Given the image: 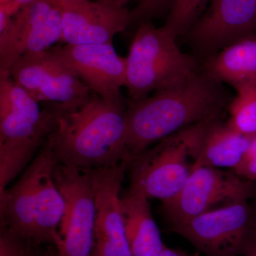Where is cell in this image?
I'll return each mask as SVG.
<instances>
[{
  "instance_id": "obj_1",
  "label": "cell",
  "mask_w": 256,
  "mask_h": 256,
  "mask_svg": "<svg viewBox=\"0 0 256 256\" xmlns=\"http://www.w3.org/2000/svg\"><path fill=\"white\" fill-rule=\"evenodd\" d=\"M227 101L220 82L204 72L150 97L128 100L124 161L129 162L153 143L190 126L220 118Z\"/></svg>"
},
{
  "instance_id": "obj_2",
  "label": "cell",
  "mask_w": 256,
  "mask_h": 256,
  "mask_svg": "<svg viewBox=\"0 0 256 256\" xmlns=\"http://www.w3.org/2000/svg\"><path fill=\"white\" fill-rule=\"evenodd\" d=\"M126 109L124 98L106 100L96 94L76 110L60 108L56 129L50 136L58 163L89 170L124 161Z\"/></svg>"
},
{
  "instance_id": "obj_3",
  "label": "cell",
  "mask_w": 256,
  "mask_h": 256,
  "mask_svg": "<svg viewBox=\"0 0 256 256\" xmlns=\"http://www.w3.org/2000/svg\"><path fill=\"white\" fill-rule=\"evenodd\" d=\"M57 163L48 137L16 183L0 192V225L32 246L62 242L58 228L66 205L54 176Z\"/></svg>"
},
{
  "instance_id": "obj_4",
  "label": "cell",
  "mask_w": 256,
  "mask_h": 256,
  "mask_svg": "<svg viewBox=\"0 0 256 256\" xmlns=\"http://www.w3.org/2000/svg\"><path fill=\"white\" fill-rule=\"evenodd\" d=\"M40 102L0 70V192L30 165L57 128L54 104Z\"/></svg>"
},
{
  "instance_id": "obj_5",
  "label": "cell",
  "mask_w": 256,
  "mask_h": 256,
  "mask_svg": "<svg viewBox=\"0 0 256 256\" xmlns=\"http://www.w3.org/2000/svg\"><path fill=\"white\" fill-rule=\"evenodd\" d=\"M176 36L164 25L140 24L126 58L129 100H139L152 92L181 84L198 72L194 57L178 48Z\"/></svg>"
},
{
  "instance_id": "obj_6",
  "label": "cell",
  "mask_w": 256,
  "mask_h": 256,
  "mask_svg": "<svg viewBox=\"0 0 256 256\" xmlns=\"http://www.w3.org/2000/svg\"><path fill=\"white\" fill-rule=\"evenodd\" d=\"M207 120L165 138L133 158L128 166L130 188L162 203L174 198L194 168Z\"/></svg>"
},
{
  "instance_id": "obj_7",
  "label": "cell",
  "mask_w": 256,
  "mask_h": 256,
  "mask_svg": "<svg viewBox=\"0 0 256 256\" xmlns=\"http://www.w3.org/2000/svg\"><path fill=\"white\" fill-rule=\"evenodd\" d=\"M170 229L206 256L244 255L256 232V198L208 210Z\"/></svg>"
},
{
  "instance_id": "obj_8",
  "label": "cell",
  "mask_w": 256,
  "mask_h": 256,
  "mask_svg": "<svg viewBox=\"0 0 256 256\" xmlns=\"http://www.w3.org/2000/svg\"><path fill=\"white\" fill-rule=\"evenodd\" d=\"M9 74L37 102L57 104L64 111L76 110L92 95L53 47L20 57L11 66Z\"/></svg>"
},
{
  "instance_id": "obj_9",
  "label": "cell",
  "mask_w": 256,
  "mask_h": 256,
  "mask_svg": "<svg viewBox=\"0 0 256 256\" xmlns=\"http://www.w3.org/2000/svg\"><path fill=\"white\" fill-rule=\"evenodd\" d=\"M256 198V181L208 166H197L174 198L162 203L170 226L184 223L212 210L215 205Z\"/></svg>"
},
{
  "instance_id": "obj_10",
  "label": "cell",
  "mask_w": 256,
  "mask_h": 256,
  "mask_svg": "<svg viewBox=\"0 0 256 256\" xmlns=\"http://www.w3.org/2000/svg\"><path fill=\"white\" fill-rule=\"evenodd\" d=\"M55 182L66 205L55 256H94L96 203L94 184L86 170L57 163Z\"/></svg>"
},
{
  "instance_id": "obj_11",
  "label": "cell",
  "mask_w": 256,
  "mask_h": 256,
  "mask_svg": "<svg viewBox=\"0 0 256 256\" xmlns=\"http://www.w3.org/2000/svg\"><path fill=\"white\" fill-rule=\"evenodd\" d=\"M63 16L57 0H35L24 5L0 31V70L28 54L50 50L62 42Z\"/></svg>"
},
{
  "instance_id": "obj_12",
  "label": "cell",
  "mask_w": 256,
  "mask_h": 256,
  "mask_svg": "<svg viewBox=\"0 0 256 256\" xmlns=\"http://www.w3.org/2000/svg\"><path fill=\"white\" fill-rule=\"evenodd\" d=\"M127 162L86 170L94 184L96 203L95 250L98 256H132L126 236L121 188Z\"/></svg>"
},
{
  "instance_id": "obj_13",
  "label": "cell",
  "mask_w": 256,
  "mask_h": 256,
  "mask_svg": "<svg viewBox=\"0 0 256 256\" xmlns=\"http://www.w3.org/2000/svg\"><path fill=\"white\" fill-rule=\"evenodd\" d=\"M64 64L92 92L106 100L124 98L121 88L126 82V58L112 44L53 46Z\"/></svg>"
},
{
  "instance_id": "obj_14",
  "label": "cell",
  "mask_w": 256,
  "mask_h": 256,
  "mask_svg": "<svg viewBox=\"0 0 256 256\" xmlns=\"http://www.w3.org/2000/svg\"><path fill=\"white\" fill-rule=\"evenodd\" d=\"M255 34L256 0H212L190 30L194 44L208 54Z\"/></svg>"
},
{
  "instance_id": "obj_15",
  "label": "cell",
  "mask_w": 256,
  "mask_h": 256,
  "mask_svg": "<svg viewBox=\"0 0 256 256\" xmlns=\"http://www.w3.org/2000/svg\"><path fill=\"white\" fill-rule=\"evenodd\" d=\"M58 3L63 16L60 42L66 44H112L114 36L131 24L130 12L126 8L110 6L98 0Z\"/></svg>"
},
{
  "instance_id": "obj_16",
  "label": "cell",
  "mask_w": 256,
  "mask_h": 256,
  "mask_svg": "<svg viewBox=\"0 0 256 256\" xmlns=\"http://www.w3.org/2000/svg\"><path fill=\"white\" fill-rule=\"evenodd\" d=\"M149 198L128 188L121 195L126 236L132 256H158L166 248L152 214Z\"/></svg>"
},
{
  "instance_id": "obj_17",
  "label": "cell",
  "mask_w": 256,
  "mask_h": 256,
  "mask_svg": "<svg viewBox=\"0 0 256 256\" xmlns=\"http://www.w3.org/2000/svg\"><path fill=\"white\" fill-rule=\"evenodd\" d=\"M255 137L240 134L228 124H224L220 118L208 120L202 134L195 166L234 170L240 164Z\"/></svg>"
},
{
  "instance_id": "obj_18",
  "label": "cell",
  "mask_w": 256,
  "mask_h": 256,
  "mask_svg": "<svg viewBox=\"0 0 256 256\" xmlns=\"http://www.w3.org/2000/svg\"><path fill=\"white\" fill-rule=\"evenodd\" d=\"M218 82L235 87L256 77V34L226 46L208 58L204 70Z\"/></svg>"
},
{
  "instance_id": "obj_19",
  "label": "cell",
  "mask_w": 256,
  "mask_h": 256,
  "mask_svg": "<svg viewBox=\"0 0 256 256\" xmlns=\"http://www.w3.org/2000/svg\"><path fill=\"white\" fill-rule=\"evenodd\" d=\"M236 96L229 104L227 124L248 137L256 136V77L234 87Z\"/></svg>"
},
{
  "instance_id": "obj_20",
  "label": "cell",
  "mask_w": 256,
  "mask_h": 256,
  "mask_svg": "<svg viewBox=\"0 0 256 256\" xmlns=\"http://www.w3.org/2000/svg\"><path fill=\"white\" fill-rule=\"evenodd\" d=\"M212 0H171L164 26L178 37L194 24L204 6Z\"/></svg>"
},
{
  "instance_id": "obj_21",
  "label": "cell",
  "mask_w": 256,
  "mask_h": 256,
  "mask_svg": "<svg viewBox=\"0 0 256 256\" xmlns=\"http://www.w3.org/2000/svg\"><path fill=\"white\" fill-rule=\"evenodd\" d=\"M32 244L6 227L0 230V256H30Z\"/></svg>"
},
{
  "instance_id": "obj_22",
  "label": "cell",
  "mask_w": 256,
  "mask_h": 256,
  "mask_svg": "<svg viewBox=\"0 0 256 256\" xmlns=\"http://www.w3.org/2000/svg\"><path fill=\"white\" fill-rule=\"evenodd\" d=\"M171 0H139L130 11L131 24L148 22L169 10Z\"/></svg>"
},
{
  "instance_id": "obj_23",
  "label": "cell",
  "mask_w": 256,
  "mask_h": 256,
  "mask_svg": "<svg viewBox=\"0 0 256 256\" xmlns=\"http://www.w3.org/2000/svg\"><path fill=\"white\" fill-rule=\"evenodd\" d=\"M233 172L240 178L256 181V136L240 164Z\"/></svg>"
},
{
  "instance_id": "obj_24",
  "label": "cell",
  "mask_w": 256,
  "mask_h": 256,
  "mask_svg": "<svg viewBox=\"0 0 256 256\" xmlns=\"http://www.w3.org/2000/svg\"><path fill=\"white\" fill-rule=\"evenodd\" d=\"M34 1L35 0H0V8L14 16L23 6Z\"/></svg>"
},
{
  "instance_id": "obj_25",
  "label": "cell",
  "mask_w": 256,
  "mask_h": 256,
  "mask_svg": "<svg viewBox=\"0 0 256 256\" xmlns=\"http://www.w3.org/2000/svg\"><path fill=\"white\" fill-rule=\"evenodd\" d=\"M244 256H256V232L246 248Z\"/></svg>"
},
{
  "instance_id": "obj_26",
  "label": "cell",
  "mask_w": 256,
  "mask_h": 256,
  "mask_svg": "<svg viewBox=\"0 0 256 256\" xmlns=\"http://www.w3.org/2000/svg\"><path fill=\"white\" fill-rule=\"evenodd\" d=\"M158 256H193L188 252L180 250V249H172L166 247Z\"/></svg>"
},
{
  "instance_id": "obj_27",
  "label": "cell",
  "mask_w": 256,
  "mask_h": 256,
  "mask_svg": "<svg viewBox=\"0 0 256 256\" xmlns=\"http://www.w3.org/2000/svg\"><path fill=\"white\" fill-rule=\"evenodd\" d=\"M98 1L116 8H124L128 3L130 2L133 0H98Z\"/></svg>"
},
{
  "instance_id": "obj_28",
  "label": "cell",
  "mask_w": 256,
  "mask_h": 256,
  "mask_svg": "<svg viewBox=\"0 0 256 256\" xmlns=\"http://www.w3.org/2000/svg\"><path fill=\"white\" fill-rule=\"evenodd\" d=\"M56 252H54L52 249H48V252H46L45 254V256H55Z\"/></svg>"
},
{
  "instance_id": "obj_29",
  "label": "cell",
  "mask_w": 256,
  "mask_h": 256,
  "mask_svg": "<svg viewBox=\"0 0 256 256\" xmlns=\"http://www.w3.org/2000/svg\"><path fill=\"white\" fill-rule=\"evenodd\" d=\"M60 2H73L80 1V0H58Z\"/></svg>"
},
{
  "instance_id": "obj_30",
  "label": "cell",
  "mask_w": 256,
  "mask_h": 256,
  "mask_svg": "<svg viewBox=\"0 0 256 256\" xmlns=\"http://www.w3.org/2000/svg\"><path fill=\"white\" fill-rule=\"evenodd\" d=\"M94 256H98L97 254H96L95 252H94Z\"/></svg>"
}]
</instances>
